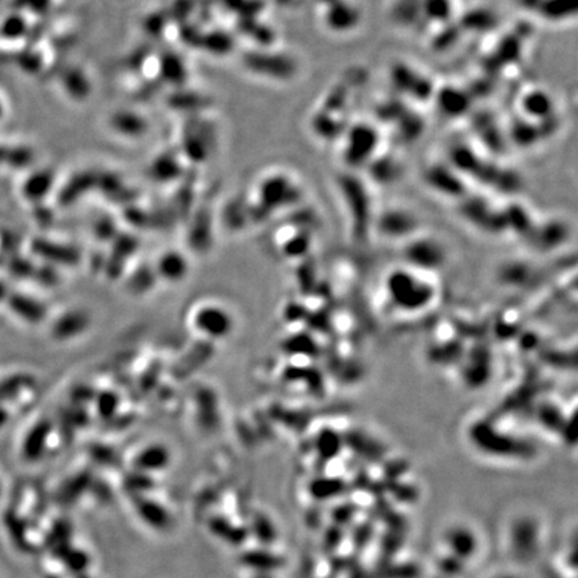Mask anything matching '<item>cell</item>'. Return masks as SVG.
I'll use <instances>...</instances> for the list:
<instances>
[{"label": "cell", "mask_w": 578, "mask_h": 578, "mask_svg": "<svg viewBox=\"0 0 578 578\" xmlns=\"http://www.w3.org/2000/svg\"><path fill=\"white\" fill-rule=\"evenodd\" d=\"M194 325L201 334L211 339H224L233 330L231 313L220 305H204L194 315Z\"/></svg>", "instance_id": "obj_1"}, {"label": "cell", "mask_w": 578, "mask_h": 578, "mask_svg": "<svg viewBox=\"0 0 578 578\" xmlns=\"http://www.w3.org/2000/svg\"><path fill=\"white\" fill-rule=\"evenodd\" d=\"M188 261L186 258L177 252H167L164 256L159 257L157 270L159 276L167 281H179L186 276L188 273Z\"/></svg>", "instance_id": "obj_2"}]
</instances>
